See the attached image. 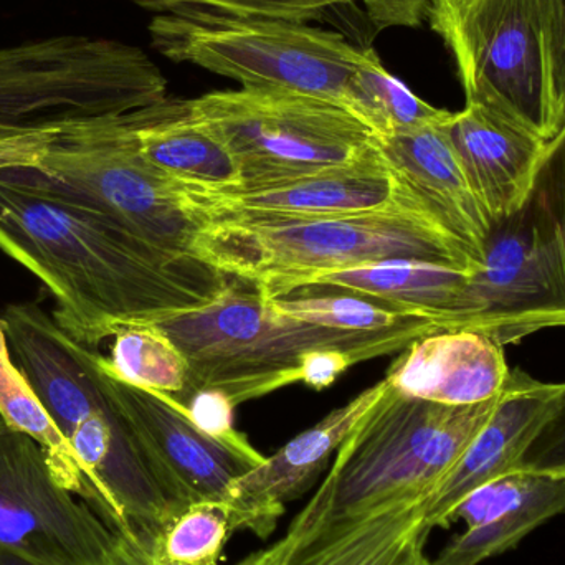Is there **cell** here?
I'll list each match as a JSON object with an SVG mask.
<instances>
[{"instance_id":"obj_1","label":"cell","mask_w":565,"mask_h":565,"mask_svg":"<svg viewBox=\"0 0 565 565\" xmlns=\"http://www.w3.org/2000/svg\"><path fill=\"white\" fill-rule=\"evenodd\" d=\"M0 250L55 298L53 321L92 351L132 326L211 305L234 278L149 244L0 169Z\"/></svg>"},{"instance_id":"obj_2","label":"cell","mask_w":565,"mask_h":565,"mask_svg":"<svg viewBox=\"0 0 565 565\" xmlns=\"http://www.w3.org/2000/svg\"><path fill=\"white\" fill-rule=\"evenodd\" d=\"M10 354L52 415L96 494V513L116 533L161 534L181 508L166 498L121 415L93 377L92 349L70 338L39 302L7 306Z\"/></svg>"},{"instance_id":"obj_3","label":"cell","mask_w":565,"mask_h":565,"mask_svg":"<svg viewBox=\"0 0 565 565\" xmlns=\"http://www.w3.org/2000/svg\"><path fill=\"white\" fill-rule=\"evenodd\" d=\"M189 364V387L217 391L245 404L302 382L309 359L341 351L359 362L405 351L412 342L444 331L430 319L355 332L324 328L278 315L254 282L234 278L211 305L158 322Z\"/></svg>"},{"instance_id":"obj_4","label":"cell","mask_w":565,"mask_h":565,"mask_svg":"<svg viewBox=\"0 0 565 565\" xmlns=\"http://www.w3.org/2000/svg\"><path fill=\"white\" fill-rule=\"evenodd\" d=\"M194 255L228 277L254 282L265 299L281 298L315 275L379 262L478 270L470 252L420 202L334 217L205 222Z\"/></svg>"},{"instance_id":"obj_5","label":"cell","mask_w":565,"mask_h":565,"mask_svg":"<svg viewBox=\"0 0 565 565\" xmlns=\"http://www.w3.org/2000/svg\"><path fill=\"white\" fill-rule=\"evenodd\" d=\"M497 398L448 407L408 397L388 384L339 447L321 488L286 534L298 540L326 524L404 501H427L487 424Z\"/></svg>"},{"instance_id":"obj_6","label":"cell","mask_w":565,"mask_h":565,"mask_svg":"<svg viewBox=\"0 0 565 565\" xmlns=\"http://www.w3.org/2000/svg\"><path fill=\"white\" fill-rule=\"evenodd\" d=\"M553 328H565V122L520 207L491 222L483 262L448 322L503 348Z\"/></svg>"},{"instance_id":"obj_7","label":"cell","mask_w":565,"mask_h":565,"mask_svg":"<svg viewBox=\"0 0 565 565\" xmlns=\"http://www.w3.org/2000/svg\"><path fill=\"white\" fill-rule=\"evenodd\" d=\"M168 98L151 56L119 40L56 35L0 49V139L65 132Z\"/></svg>"},{"instance_id":"obj_8","label":"cell","mask_w":565,"mask_h":565,"mask_svg":"<svg viewBox=\"0 0 565 565\" xmlns=\"http://www.w3.org/2000/svg\"><path fill=\"white\" fill-rule=\"evenodd\" d=\"M149 35L172 62L201 66L242 88L299 93L344 109L352 76L365 56V49L339 33L286 20L156 13Z\"/></svg>"},{"instance_id":"obj_9","label":"cell","mask_w":565,"mask_h":565,"mask_svg":"<svg viewBox=\"0 0 565 565\" xmlns=\"http://www.w3.org/2000/svg\"><path fill=\"white\" fill-rule=\"evenodd\" d=\"M427 20L457 65L467 105L551 141L559 132L550 0H430Z\"/></svg>"},{"instance_id":"obj_10","label":"cell","mask_w":565,"mask_h":565,"mask_svg":"<svg viewBox=\"0 0 565 565\" xmlns=\"http://www.w3.org/2000/svg\"><path fill=\"white\" fill-rule=\"evenodd\" d=\"M13 169L135 237L195 257L201 224L185 211L174 182L142 158L126 115L75 126L50 145L39 164Z\"/></svg>"},{"instance_id":"obj_11","label":"cell","mask_w":565,"mask_h":565,"mask_svg":"<svg viewBox=\"0 0 565 565\" xmlns=\"http://www.w3.org/2000/svg\"><path fill=\"white\" fill-rule=\"evenodd\" d=\"M192 116L221 138L242 185H264L365 161L379 138L341 106L275 89H225L189 99Z\"/></svg>"},{"instance_id":"obj_12","label":"cell","mask_w":565,"mask_h":565,"mask_svg":"<svg viewBox=\"0 0 565 565\" xmlns=\"http://www.w3.org/2000/svg\"><path fill=\"white\" fill-rule=\"evenodd\" d=\"M89 352L93 377L116 408L149 473L175 507L228 503L231 487L265 460L254 445H234L209 437L182 412L181 402L109 375Z\"/></svg>"},{"instance_id":"obj_13","label":"cell","mask_w":565,"mask_h":565,"mask_svg":"<svg viewBox=\"0 0 565 565\" xmlns=\"http://www.w3.org/2000/svg\"><path fill=\"white\" fill-rule=\"evenodd\" d=\"M116 531L66 490L29 435L0 434V547L46 565H105Z\"/></svg>"},{"instance_id":"obj_14","label":"cell","mask_w":565,"mask_h":565,"mask_svg":"<svg viewBox=\"0 0 565 565\" xmlns=\"http://www.w3.org/2000/svg\"><path fill=\"white\" fill-rule=\"evenodd\" d=\"M185 211L199 222L286 221L388 211L420 202L398 182L381 151L365 161L264 185L198 189L178 185Z\"/></svg>"},{"instance_id":"obj_15","label":"cell","mask_w":565,"mask_h":565,"mask_svg":"<svg viewBox=\"0 0 565 565\" xmlns=\"http://www.w3.org/2000/svg\"><path fill=\"white\" fill-rule=\"evenodd\" d=\"M564 387L511 369L487 424L425 501L422 530L427 536L435 527L450 526V514L471 491L518 471L524 451L553 414Z\"/></svg>"},{"instance_id":"obj_16","label":"cell","mask_w":565,"mask_h":565,"mask_svg":"<svg viewBox=\"0 0 565 565\" xmlns=\"http://www.w3.org/2000/svg\"><path fill=\"white\" fill-rule=\"evenodd\" d=\"M387 385L382 379L365 388L235 480L228 497L235 533L250 531L262 540L270 536L285 513V504L311 487L359 422L381 401Z\"/></svg>"},{"instance_id":"obj_17","label":"cell","mask_w":565,"mask_h":565,"mask_svg":"<svg viewBox=\"0 0 565 565\" xmlns=\"http://www.w3.org/2000/svg\"><path fill=\"white\" fill-rule=\"evenodd\" d=\"M565 513V477L518 470L471 491L450 514L467 530L431 565H480Z\"/></svg>"},{"instance_id":"obj_18","label":"cell","mask_w":565,"mask_h":565,"mask_svg":"<svg viewBox=\"0 0 565 565\" xmlns=\"http://www.w3.org/2000/svg\"><path fill=\"white\" fill-rule=\"evenodd\" d=\"M379 151L398 182L470 252L480 268L491 217L471 189L445 121L379 139Z\"/></svg>"},{"instance_id":"obj_19","label":"cell","mask_w":565,"mask_h":565,"mask_svg":"<svg viewBox=\"0 0 565 565\" xmlns=\"http://www.w3.org/2000/svg\"><path fill=\"white\" fill-rule=\"evenodd\" d=\"M510 372L500 342L484 332L455 329L412 342L385 381L408 397L467 407L494 401Z\"/></svg>"},{"instance_id":"obj_20","label":"cell","mask_w":565,"mask_h":565,"mask_svg":"<svg viewBox=\"0 0 565 565\" xmlns=\"http://www.w3.org/2000/svg\"><path fill=\"white\" fill-rule=\"evenodd\" d=\"M445 131L491 222L516 211L550 141L477 105L451 113Z\"/></svg>"},{"instance_id":"obj_21","label":"cell","mask_w":565,"mask_h":565,"mask_svg":"<svg viewBox=\"0 0 565 565\" xmlns=\"http://www.w3.org/2000/svg\"><path fill=\"white\" fill-rule=\"evenodd\" d=\"M142 158L169 181L198 189L242 184L237 162L224 142L192 116L189 99H164L126 115Z\"/></svg>"},{"instance_id":"obj_22","label":"cell","mask_w":565,"mask_h":565,"mask_svg":"<svg viewBox=\"0 0 565 565\" xmlns=\"http://www.w3.org/2000/svg\"><path fill=\"white\" fill-rule=\"evenodd\" d=\"M471 275L473 271L425 262H379L305 278L295 282L288 295L302 288L341 289L431 319L448 331V322Z\"/></svg>"},{"instance_id":"obj_23","label":"cell","mask_w":565,"mask_h":565,"mask_svg":"<svg viewBox=\"0 0 565 565\" xmlns=\"http://www.w3.org/2000/svg\"><path fill=\"white\" fill-rule=\"evenodd\" d=\"M424 503L404 501L291 537L295 547L281 565H397L415 543L427 541L422 530Z\"/></svg>"},{"instance_id":"obj_24","label":"cell","mask_w":565,"mask_h":565,"mask_svg":"<svg viewBox=\"0 0 565 565\" xmlns=\"http://www.w3.org/2000/svg\"><path fill=\"white\" fill-rule=\"evenodd\" d=\"M0 415L10 430L29 435L49 458L56 480L95 510L96 494L70 447L66 438L53 422L52 415L26 381L10 354L6 331L0 324Z\"/></svg>"},{"instance_id":"obj_25","label":"cell","mask_w":565,"mask_h":565,"mask_svg":"<svg viewBox=\"0 0 565 565\" xmlns=\"http://www.w3.org/2000/svg\"><path fill=\"white\" fill-rule=\"evenodd\" d=\"M154 13L204 12L308 23L321 20L332 7L359 2L375 30L418 26L427 19L430 0H132Z\"/></svg>"},{"instance_id":"obj_26","label":"cell","mask_w":565,"mask_h":565,"mask_svg":"<svg viewBox=\"0 0 565 565\" xmlns=\"http://www.w3.org/2000/svg\"><path fill=\"white\" fill-rule=\"evenodd\" d=\"M345 109L364 122L379 139L447 121L451 111L418 98L401 79L385 70L372 49L352 76Z\"/></svg>"},{"instance_id":"obj_27","label":"cell","mask_w":565,"mask_h":565,"mask_svg":"<svg viewBox=\"0 0 565 565\" xmlns=\"http://www.w3.org/2000/svg\"><path fill=\"white\" fill-rule=\"evenodd\" d=\"M99 365L113 377L179 397L189 387V364L174 342L156 326H132L115 335L111 355L99 354Z\"/></svg>"},{"instance_id":"obj_28","label":"cell","mask_w":565,"mask_h":565,"mask_svg":"<svg viewBox=\"0 0 565 565\" xmlns=\"http://www.w3.org/2000/svg\"><path fill=\"white\" fill-rule=\"evenodd\" d=\"M334 295H322V292L302 288L291 295L267 299V301L278 315L286 318L324 326V328L341 329V331H385V329L427 319L408 315L394 306L354 295V292L341 291V289H334Z\"/></svg>"},{"instance_id":"obj_29","label":"cell","mask_w":565,"mask_h":565,"mask_svg":"<svg viewBox=\"0 0 565 565\" xmlns=\"http://www.w3.org/2000/svg\"><path fill=\"white\" fill-rule=\"evenodd\" d=\"M234 533L231 504H191L162 527L158 550L169 563L218 565L222 551Z\"/></svg>"},{"instance_id":"obj_30","label":"cell","mask_w":565,"mask_h":565,"mask_svg":"<svg viewBox=\"0 0 565 565\" xmlns=\"http://www.w3.org/2000/svg\"><path fill=\"white\" fill-rule=\"evenodd\" d=\"M178 402H181L182 412L188 415L189 420L209 437L234 445L250 444L247 437L235 428V405L222 392L195 391L179 398Z\"/></svg>"},{"instance_id":"obj_31","label":"cell","mask_w":565,"mask_h":565,"mask_svg":"<svg viewBox=\"0 0 565 565\" xmlns=\"http://www.w3.org/2000/svg\"><path fill=\"white\" fill-rule=\"evenodd\" d=\"M518 470L565 477V387L553 414L524 451Z\"/></svg>"},{"instance_id":"obj_32","label":"cell","mask_w":565,"mask_h":565,"mask_svg":"<svg viewBox=\"0 0 565 565\" xmlns=\"http://www.w3.org/2000/svg\"><path fill=\"white\" fill-rule=\"evenodd\" d=\"M551 68H553L554 111L565 122V0H550Z\"/></svg>"},{"instance_id":"obj_33","label":"cell","mask_w":565,"mask_h":565,"mask_svg":"<svg viewBox=\"0 0 565 565\" xmlns=\"http://www.w3.org/2000/svg\"><path fill=\"white\" fill-rule=\"evenodd\" d=\"M159 534L116 533V543L105 565H181L169 563L158 550Z\"/></svg>"},{"instance_id":"obj_34","label":"cell","mask_w":565,"mask_h":565,"mask_svg":"<svg viewBox=\"0 0 565 565\" xmlns=\"http://www.w3.org/2000/svg\"><path fill=\"white\" fill-rule=\"evenodd\" d=\"M63 132H33L0 139V169L36 166L53 141Z\"/></svg>"},{"instance_id":"obj_35","label":"cell","mask_w":565,"mask_h":565,"mask_svg":"<svg viewBox=\"0 0 565 565\" xmlns=\"http://www.w3.org/2000/svg\"><path fill=\"white\" fill-rule=\"evenodd\" d=\"M292 547H295V541L285 534V537H281L274 546L250 554V556L245 557V559L237 565H281L285 563L288 554L291 553Z\"/></svg>"},{"instance_id":"obj_36","label":"cell","mask_w":565,"mask_h":565,"mask_svg":"<svg viewBox=\"0 0 565 565\" xmlns=\"http://www.w3.org/2000/svg\"><path fill=\"white\" fill-rule=\"evenodd\" d=\"M425 541H418L411 547L407 554L402 557L397 565H431V561L424 553Z\"/></svg>"},{"instance_id":"obj_37","label":"cell","mask_w":565,"mask_h":565,"mask_svg":"<svg viewBox=\"0 0 565 565\" xmlns=\"http://www.w3.org/2000/svg\"><path fill=\"white\" fill-rule=\"evenodd\" d=\"M0 565H46L36 563V561L29 559V557L20 556V554L13 553V551L0 547Z\"/></svg>"},{"instance_id":"obj_38","label":"cell","mask_w":565,"mask_h":565,"mask_svg":"<svg viewBox=\"0 0 565 565\" xmlns=\"http://www.w3.org/2000/svg\"><path fill=\"white\" fill-rule=\"evenodd\" d=\"M6 422H3L2 415H0V434H2L3 430H7Z\"/></svg>"}]
</instances>
